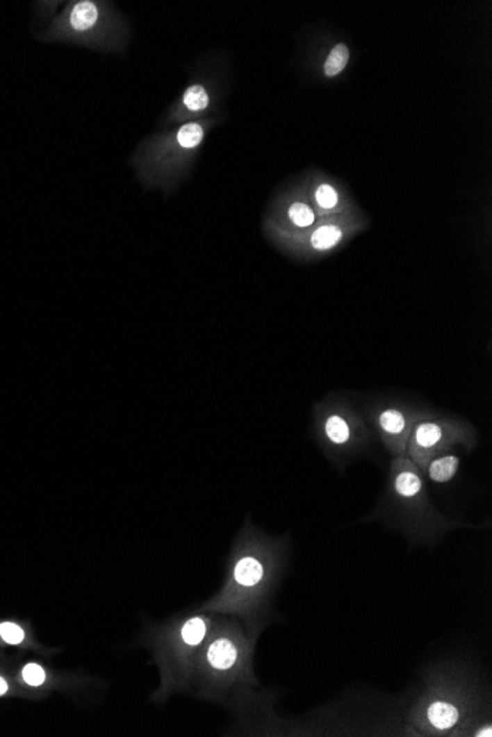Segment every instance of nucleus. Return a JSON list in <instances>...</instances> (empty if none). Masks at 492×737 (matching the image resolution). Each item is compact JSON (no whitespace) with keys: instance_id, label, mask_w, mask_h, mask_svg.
Instances as JSON below:
<instances>
[{"instance_id":"nucleus-1","label":"nucleus","mask_w":492,"mask_h":737,"mask_svg":"<svg viewBox=\"0 0 492 737\" xmlns=\"http://www.w3.org/2000/svg\"><path fill=\"white\" fill-rule=\"evenodd\" d=\"M470 661L439 659L423 668L404 714V733L422 737H491L489 696Z\"/></svg>"},{"instance_id":"nucleus-2","label":"nucleus","mask_w":492,"mask_h":737,"mask_svg":"<svg viewBox=\"0 0 492 737\" xmlns=\"http://www.w3.org/2000/svg\"><path fill=\"white\" fill-rule=\"evenodd\" d=\"M289 555V536H267L246 521L223 590L205 608L243 617L256 634L264 626L276 587L285 576Z\"/></svg>"},{"instance_id":"nucleus-3","label":"nucleus","mask_w":492,"mask_h":737,"mask_svg":"<svg viewBox=\"0 0 492 737\" xmlns=\"http://www.w3.org/2000/svg\"><path fill=\"white\" fill-rule=\"evenodd\" d=\"M425 479L407 455L392 458L385 489L375 509L363 520L382 522L413 546H434L454 530L481 527L441 512L429 496Z\"/></svg>"},{"instance_id":"nucleus-4","label":"nucleus","mask_w":492,"mask_h":737,"mask_svg":"<svg viewBox=\"0 0 492 737\" xmlns=\"http://www.w3.org/2000/svg\"><path fill=\"white\" fill-rule=\"evenodd\" d=\"M43 42L69 43L106 53H122L130 39V24L110 2L72 0L54 18Z\"/></svg>"},{"instance_id":"nucleus-5","label":"nucleus","mask_w":492,"mask_h":737,"mask_svg":"<svg viewBox=\"0 0 492 737\" xmlns=\"http://www.w3.org/2000/svg\"><path fill=\"white\" fill-rule=\"evenodd\" d=\"M311 431L327 461L339 471L367 452L375 439L363 412L339 393H330L314 405Z\"/></svg>"},{"instance_id":"nucleus-6","label":"nucleus","mask_w":492,"mask_h":737,"mask_svg":"<svg viewBox=\"0 0 492 737\" xmlns=\"http://www.w3.org/2000/svg\"><path fill=\"white\" fill-rule=\"evenodd\" d=\"M251 656L252 646L238 626L213 621L210 633L193 659L192 674L199 680L205 695H221L238 681H255Z\"/></svg>"},{"instance_id":"nucleus-7","label":"nucleus","mask_w":492,"mask_h":737,"mask_svg":"<svg viewBox=\"0 0 492 737\" xmlns=\"http://www.w3.org/2000/svg\"><path fill=\"white\" fill-rule=\"evenodd\" d=\"M477 430L472 422L461 417L441 414L430 411L429 414L416 424L407 442V455L413 464L425 472L434 458L461 447L467 454L477 447Z\"/></svg>"},{"instance_id":"nucleus-8","label":"nucleus","mask_w":492,"mask_h":737,"mask_svg":"<svg viewBox=\"0 0 492 737\" xmlns=\"http://www.w3.org/2000/svg\"><path fill=\"white\" fill-rule=\"evenodd\" d=\"M430 411V408L401 397L380 396L372 397L364 404L361 412L375 437L382 443L385 451L395 458L407 452V442L413 429Z\"/></svg>"},{"instance_id":"nucleus-9","label":"nucleus","mask_w":492,"mask_h":737,"mask_svg":"<svg viewBox=\"0 0 492 737\" xmlns=\"http://www.w3.org/2000/svg\"><path fill=\"white\" fill-rule=\"evenodd\" d=\"M213 621L210 615L195 614L180 618L163 633L159 649L170 687H180L192 676L193 659L210 633Z\"/></svg>"},{"instance_id":"nucleus-10","label":"nucleus","mask_w":492,"mask_h":737,"mask_svg":"<svg viewBox=\"0 0 492 737\" xmlns=\"http://www.w3.org/2000/svg\"><path fill=\"white\" fill-rule=\"evenodd\" d=\"M343 239H345V229L339 224L327 222L318 226L309 234V237H305V243H309L315 252H327L341 245Z\"/></svg>"},{"instance_id":"nucleus-11","label":"nucleus","mask_w":492,"mask_h":737,"mask_svg":"<svg viewBox=\"0 0 492 737\" xmlns=\"http://www.w3.org/2000/svg\"><path fill=\"white\" fill-rule=\"evenodd\" d=\"M459 468H460V456H457L456 454H451L450 451L430 461L423 472V476L434 483L445 484L454 479Z\"/></svg>"},{"instance_id":"nucleus-12","label":"nucleus","mask_w":492,"mask_h":737,"mask_svg":"<svg viewBox=\"0 0 492 737\" xmlns=\"http://www.w3.org/2000/svg\"><path fill=\"white\" fill-rule=\"evenodd\" d=\"M211 97L202 84H193L183 93L181 103L189 112H201L210 106Z\"/></svg>"},{"instance_id":"nucleus-13","label":"nucleus","mask_w":492,"mask_h":737,"mask_svg":"<svg viewBox=\"0 0 492 737\" xmlns=\"http://www.w3.org/2000/svg\"><path fill=\"white\" fill-rule=\"evenodd\" d=\"M286 218L295 229H310L315 221L313 209L302 202L290 204L286 210Z\"/></svg>"},{"instance_id":"nucleus-14","label":"nucleus","mask_w":492,"mask_h":737,"mask_svg":"<svg viewBox=\"0 0 492 737\" xmlns=\"http://www.w3.org/2000/svg\"><path fill=\"white\" fill-rule=\"evenodd\" d=\"M350 59V51L345 44H338L334 49L325 64V72L327 77L338 76V74L347 67Z\"/></svg>"},{"instance_id":"nucleus-15","label":"nucleus","mask_w":492,"mask_h":737,"mask_svg":"<svg viewBox=\"0 0 492 737\" xmlns=\"http://www.w3.org/2000/svg\"><path fill=\"white\" fill-rule=\"evenodd\" d=\"M315 202L322 209L331 210L338 206L339 197L334 187L329 184H322L315 192Z\"/></svg>"},{"instance_id":"nucleus-16","label":"nucleus","mask_w":492,"mask_h":737,"mask_svg":"<svg viewBox=\"0 0 492 737\" xmlns=\"http://www.w3.org/2000/svg\"><path fill=\"white\" fill-rule=\"evenodd\" d=\"M0 636H2V639L9 645H19L26 639V633L14 622L0 624Z\"/></svg>"},{"instance_id":"nucleus-17","label":"nucleus","mask_w":492,"mask_h":737,"mask_svg":"<svg viewBox=\"0 0 492 737\" xmlns=\"http://www.w3.org/2000/svg\"><path fill=\"white\" fill-rule=\"evenodd\" d=\"M22 679L28 686L39 687L46 680V672L39 664H35V662H31V664H27L26 667H24Z\"/></svg>"},{"instance_id":"nucleus-18","label":"nucleus","mask_w":492,"mask_h":737,"mask_svg":"<svg viewBox=\"0 0 492 737\" xmlns=\"http://www.w3.org/2000/svg\"><path fill=\"white\" fill-rule=\"evenodd\" d=\"M8 692V683L3 677H0V696L5 695Z\"/></svg>"}]
</instances>
